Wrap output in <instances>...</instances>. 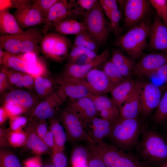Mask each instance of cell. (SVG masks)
I'll return each mask as SVG.
<instances>
[{
  "mask_svg": "<svg viewBox=\"0 0 167 167\" xmlns=\"http://www.w3.org/2000/svg\"><path fill=\"white\" fill-rule=\"evenodd\" d=\"M42 34L41 29L38 25L20 34L1 35L0 48L16 55L36 54L40 51Z\"/></svg>",
  "mask_w": 167,
  "mask_h": 167,
  "instance_id": "cell-1",
  "label": "cell"
},
{
  "mask_svg": "<svg viewBox=\"0 0 167 167\" xmlns=\"http://www.w3.org/2000/svg\"><path fill=\"white\" fill-rule=\"evenodd\" d=\"M145 130L137 118H124L120 116L113 124L108 137L119 149L129 150L136 146L140 135Z\"/></svg>",
  "mask_w": 167,
  "mask_h": 167,
  "instance_id": "cell-2",
  "label": "cell"
},
{
  "mask_svg": "<svg viewBox=\"0 0 167 167\" xmlns=\"http://www.w3.org/2000/svg\"><path fill=\"white\" fill-rule=\"evenodd\" d=\"M136 148L137 156L147 163L161 165L167 161V141L154 131L145 130Z\"/></svg>",
  "mask_w": 167,
  "mask_h": 167,
  "instance_id": "cell-3",
  "label": "cell"
},
{
  "mask_svg": "<svg viewBox=\"0 0 167 167\" xmlns=\"http://www.w3.org/2000/svg\"><path fill=\"white\" fill-rule=\"evenodd\" d=\"M151 17L117 38L115 46L124 50L133 59H139L148 46V36L152 23Z\"/></svg>",
  "mask_w": 167,
  "mask_h": 167,
  "instance_id": "cell-4",
  "label": "cell"
},
{
  "mask_svg": "<svg viewBox=\"0 0 167 167\" xmlns=\"http://www.w3.org/2000/svg\"><path fill=\"white\" fill-rule=\"evenodd\" d=\"M90 150L99 156L107 167H146L139 158L103 141L88 143Z\"/></svg>",
  "mask_w": 167,
  "mask_h": 167,
  "instance_id": "cell-5",
  "label": "cell"
},
{
  "mask_svg": "<svg viewBox=\"0 0 167 167\" xmlns=\"http://www.w3.org/2000/svg\"><path fill=\"white\" fill-rule=\"evenodd\" d=\"M72 45L68 38L54 32L43 34L40 44V50L43 55L48 59L59 63L67 58Z\"/></svg>",
  "mask_w": 167,
  "mask_h": 167,
  "instance_id": "cell-6",
  "label": "cell"
},
{
  "mask_svg": "<svg viewBox=\"0 0 167 167\" xmlns=\"http://www.w3.org/2000/svg\"><path fill=\"white\" fill-rule=\"evenodd\" d=\"M83 18V23L86 25L88 31L100 45L105 44L111 30L99 0Z\"/></svg>",
  "mask_w": 167,
  "mask_h": 167,
  "instance_id": "cell-7",
  "label": "cell"
},
{
  "mask_svg": "<svg viewBox=\"0 0 167 167\" xmlns=\"http://www.w3.org/2000/svg\"><path fill=\"white\" fill-rule=\"evenodd\" d=\"M59 119L66 131L67 141L94 142L88 135L80 119L67 107L61 111Z\"/></svg>",
  "mask_w": 167,
  "mask_h": 167,
  "instance_id": "cell-8",
  "label": "cell"
},
{
  "mask_svg": "<svg viewBox=\"0 0 167 167\" xmlns=\"http://www.w3.org/2000/svg\"><path fill=\"white\" fill-rule=\"evenodd\" d=\"M153 9L150 0H127L124 10L125 28L129 30L151 17Z\"/></svg>",
  "mask_w": 167,
  "mask_h": 167,
  "instance_id": "cell-9",
  "label": "cell"
},
{
  "mask_svg": "<svg viewBox=\"0 0 167 167\" xmlns=\"http://www.w3.org/2000/svg\"><path fill=\"white\" fill-rule=\"evenodd\" d=\"M167 63V54L159 52L142 54L136 63L133 75L141 79L150 77Z\"/></svg>",
  "mask_w": 167,
  "mask_h": 167,
  "instance_id": "cell-10",
  "label": "cell"
},
{
  "mask_svg": "<svg viewBox=\"0 0 167 167\" xmlns=\"http://www.w3.org/2000/svg\"><path fill=\"white\" fill-rule=\"evenodd\" d=\"M163 88L151 82L145 83L140 93L139 100V113L143 117L147 118L158 106L162 97Z\"/></svg>",
  "mask_w": 167,
  "mask_h": 167,
  "instance_id": "cell-11",
  "label": "cell"
},
{
  "mask_svg": "<svg viewBox=\"0 0 167 167\" xmlns=\"http://www.w3.org/2000/svg\"><path fill=\"white\" fill-rule=\"evenodd\" d=\"M108 48L87 62L83 64L67 63L64 67L61 77L84 79L86 75L92 70L106 63L109 56Z\"/></svg>",
  "mask_w": 167,
  "mask_h": 167,
  "instance_id": "cell-12",
  "label": "cell"
},
{
  "mask_svg": "<svg viewBox=\"0 0 167 167\" xmlns=\"http://www.w3.org/2000/svg\"><path fill=\"white\" fill-rule=\"evenodd\" d=\"M55 81L58 88L57 92L64 101L67 98L77 99L92 94L82 79L59 76L56 78Z\"/></svg>",
  "mask_w": 167,
  "mask_h": 167,
  "instance_id": "cell-13",
  "label": "cell"
},
{
  "mask_svg": "<svg viewBox=\"0 0 167 167\" xmlns=\"http://www.w3.org/2000/svg\"><path fill=\"white\" fill-rule=\"evenodd\" d=\"M75 0H59L50 9L41 29L43 34L52 30L58 23L67 19H73Z\"/></svg>",
  "mask_w": 167,
  "mask_h": 167,
  "instance_id": "cell-14",
  "label": "cell"
},
{
  "mask_svg": "<svg viewBox=\"0 0 167 167\" xmlns=\"http://www.w3.org/2000/svg\"><path fill=\"white\" fill-rule=\"evenodd\" d=\"M65 101L54 92L41 100L30 113L29 119H49L55 116L56 111Z\"/></svg>",
  "mask_w": 167,
  "mask_h": 167,
  "instance_id": "cell-15",
  "label": "cell"
},
{
  "mask_svg": "<svg viewBox=\"0 0 167 167\" xmlns=\"http://www.w3.org/2000/svg\"><path fill=\"white\" fill-rule=\"evenodd\" d=\"M148 41L151 49L167 54V28L156 15L150 25Z\"/></svg>",
  "mask_w": 167,
  "mask_h": 167,
  "instance_id": "cell-16",
  "label": "cell"
},
{
  "mask_svg": "<svg viewBox=\"0 0 167 167\" xmlns=\"http://www.w3.org/2000/svg\"><path fill=\"white\" fill-rule=\"evenodd\" d=\"M39 98L31 92L20 89H14L6 93L3 98V103L19 105L26 113L29 114L41 101Z\"/></svg>",
  "mask_w": 167,
  "mask_h": 167,
  "instance_id": "cell-17",
  "label": "cell"
},
{
  "mask_svg": "<svg viewBox=\"0 0 167 167\" xmlns=\"http://www.w3.org/2000/svg\"><path fill=\"white\" fill-rule=\"evenodd\" d=\"M83 79L93 94L103 95L110 92L113 88L104 72L96 68L90 71Z\"/></svg>",
  "mask_w": 167,
  "mask_h": 167,
  "instance_id": "cell-18",
  "label": "cell"
},
{
  "mask_svg": "<svg viewBox=\"0 0 167 167\" xmlns=\"http://www.w3.org/2000/svg\"><path fill=\"white\" fill-rule=\"evenodd\" d=\"M143 81H135L134 86L124 102L119 108L120 116L126 119L137 118L139 111L140 95L145 84Z\"/></svg>",
  "mask_w": 167,
  "mask_h": 167,
  "instance_id": "cell-19",
  "label": "cell"
},
{
  "mask_svg": "<svg viewBox=\"0 0 167 167\" xmlns=\"http://www.w3.org/2000/svg\"><path fill=\"white\" fill-rule=\"evenodd\" d=\"M13 15L23 31L41 24H44L45 22V19L34 3L16 9Z\"/></svg>",
  "mask_w": 167,
  "mask_h": 167,
  "instance_id": "cell-20",
  "label": "cell"
},
{
  "mask_svg": "<svg viewBox=\"0 0 167 167\" xmlns=\"http://www.w3.org/2000/svg\"><path fill=\"white\" fill-rule=\"evenodd\" d=\"M71 100L67 107L77 115L85 127L96 117L97 112L93 101L89 97Z\"/></svg>",
  "mask_w": 167,
  "mask_h": 167,
  "instance_id": "cell-21",
  "label": "cell"
},
{
  "mask_svg": "<svg viewBox=\"0 0 167 167\" xmlns=\"http://www.w3.org/2000/svg\"><path fill=\"white\" fill-rule=\"evenodd\" d=\"M4 51L3 65L6 67L28 73L35 77L40 74L41 69L36 62L27 61L17 55Z\"/></svg>",
  "mask_w": 167,
  "mask_h": 167,
  "instance_id": "cell-22",
  "label": "cell"
},
{
  "mask_svg": "<svg viewBox=\"0 0 167 167\" xmlns=\"http://www.w3.org/2000/svg\"><path fill=\"white\" fill-rule=\"evenodd\" d=\"M113 123L102 118L96 117L85 126L90 137L94 142L103 141L108 137L111 131Z\"/></svg>",
  "mask_w": 167,
  "mask_h": 167,
  "instance_id": "cell-23",
  "label": "cell"
},
{
  "mask_svg": "<svg viewBox=\"0 0 167 167\" xmlns=\"http://www.w3.org/2000/svg\"><path fill=\"white\" fill-rule=\"evenodd\" d=\"M29 121L25 127L27 134L25 145L27 148L38 154L46 153H49L50 151H52L36 133L34 126L35 120L29 119Z\"/></svg>",
  "mask_w": 167,
  "mask_h": 167,
  "instance_id": "cell-24",
  "label": "cell"
},
{
  "mask_svg": "<svg viewBox=\"0 0 167 167\" xmlns=\"http://www.w3.org/2000/svg\"><path fill=\"white\" fill-rule=\"evenodd\" d=\"M111 59L121 74L126 78H131L136 63L117 48H113Z\"/></svg>",
  "mask_w": 167,
  "mask_h": 167,
  "instance_id": "cell-25",
  "label": "cell"
},
{
  "mask_svg": "<svg viewBox=\"0 0 167 167\" xmlns=\"http://www.w3.org/2000/svg\"><path fill=\"white\" fill-rule=\"evenodd\" d=\"M87 30L85 24L75 19H67L57 23L52 30L54 32L63 35H78Z\"/></svg>",
  "mask_w": 167,
  "mask_h": 167,
  "instance_id": "cell-26",
  "label": "cell"
},
{
  "mask_svg": "<svg viewBox=\"0 0 167 167\" xmlns=\"http://www.w3.org/2000/svg\"><path fill=\"white\" fill-rule=\"evenodd\" d=\"M23 31L9 9L0 11V33L1 35L20 34Z\"/></svg>",
  "mask_w": 167,
  "mask_h": 167,
  "instance_id": "cell-27",
  "label": "cell"
},
{
  "mask_svg": "<svg viewBox=\"0 0 167 167\" xmlns=\"http://www.w3.org/2000/svg\"><path fill=\"white\" fill-rule=\"evenodd\" d=\"M134 82L131 78H126L115 87L110 92L112 100L118 109L120 108L125 102L134 86Z\"/></svg>",
  "mask_w": 167,
  "mask_h": 167,
  "instance_id": "cell-28",
  "label": "cell"
},
{
  "mask_svg": "<svg viewBox=\"0 0 167 167\" xmlns=\"http://www.w3.org/2000/svg\"><path fill=\"white\" fill-rule=\"evenodd\" d=\"M49 129L51 132L56 145L59 151L64 152L65 145L67 141L64 128L59 118L54 116L48 119Z\"/></svg>",
  "mask_w": 167,
  "mask_h": 167,
  "instance_id": "cell-29",
  "label": "cell"
},
{
  "mask_svg": "<svg viewBox=\"0 0 167 167\" xmlns=\"http://www.w3.org/2000/svg\"><path fill=\"white\" fill-rule=\"evenodd\" d=\"M90 152L89 149L87 146H75L71 152V167H88Z\"/></svg>",
  "mask_w": 167,
  "mask_h": 167,
  "instance_id": "cell-30",
  "label": "cell"
},
{
  "mask_svg": "<svg viewBox=\"0 0 167 167\" xmlns=\"http://www.w3.org/2000/svg\"><path fill=\"white\" fill-rule=\"evenodd\" d=\"M100 45L95 38L87 30L76 35L72 47H82L97 53Z\"/></svg>",
  "mask_w": 167,
  "mask_h": 167,
  "instance_id": "cell-31",
  "label": "cell"
},
{
  "mask_svg": "<svg viewBox=\"0 0 167 167\" xmlns=\"http://www.w3.org/2000/svg\"><path fill=\"white\" fill-rule=\"evenodd\" d=\"M103 71L109 79L113 88L126 79L121 74L111 59L105 63Z\"/></svg>",
  "mask_w": 167,
  "mask_h": 167,
  "instance_id": "cell-32",
  "label": "cell"
},
{
  "mask_svg": "<svg viewBox=\"0 0 167 167\" xmlns=\"http://www.w3.org/2000/svg\"><path fill=\"white\" fill-rule=\"evenodd\" d=\"M97 53L80 46L72 47L70 51L67 59L68 63H76L80 58L87 57L92 59L97 55Z\"/></svg>",
  "mask_w": 167,
  "mask_h": 167,
  "instance_id": "cell-33",
  "label": "cell"
},
{
  "mask_svg": "<svg viewBox=\"0 0 167 167\" xmlns=\"http://www.w3.org/2000/svg\"><path fill=\"white\" fill-rule=\"evenodd\" d=\"M152 119L154 122L158 124L167 121V89L162 96Z\"/></svg>",
  "mask_w": 167,
  "mask_h": 167,
  "instance_id": "cell-34",
  "label": "cell"
},
{
  "mask_svg": "<svg viewBox=\"0 0 167 167\" xmlns=\"http://www.w3.org/2000/svg\"><path fill=\"white\" fill-rule=\"evenodd\" d=\"M0 167H22L19 160L12 152L1 149Z\"/></svg>",
  "mask_w": 167,
  "mask_h": 167,
  "instance_id": "cell-35",
  "label": "cell"
},
{
  "mask_svg": "<svg viewBox=\"0 0 167 167\" xmlns=\"http://www.w3.org/2000/svg\"><path fill=\"white\" fill-rule=\"evenodd\" d=\"M122 15L118 9L113 11L110 16L107 18L111 32L117 38L121 36V28L120 23Z\"/></svg>",
  "mask_w": 167,
  "mask_h": 167,
  "instance_id": "cell-36",
  "label": "cell"
},
{
  "mask_svg": "<svg viewBox=\"0 0 167 167\" xmlns=\"http://www.w3.org/2000/svg\"><path fill=\"white\" fill-rule=\"evenodd\" d=\"M8 137L10 146L19 147L25 145L27 139V134L25 131H16L7 130Z\"/></svg>",
  "mask_w": 167,
  "mask_h": 167,
  "instance_id": "cell-37",
  "label": "cell"
},
{
  "mask_svg": "<svg viewBox=\"0 0 167 167\" xmlns=\"http://www.w3.org/2000/svg\"><path fill=\"white\" fill-rule=\"evenodd\" d=\"M156 15L167 28V0H150Z\"/></svg>",
  "mask_w": 167,
  "mask_h": 167,
  "instance_id": "cell-38",
  "label": "cell"
},
{
  "mask_svg": "<svg viewBox=\"0 0 167 167\" xmlns=\"http://www.w3.org/2000/svg\"><path fill=\"white\" fill-rule=\"evenodd\" d=\"M2 66L11 84L18 88H23L22 81L25 73Z\"/></svg>",
  "mask_w": 167,
  "mask_h": 167,
  "instance_id": "cell-39",
  "label": "cell"
},
{
  "mask_svg": "<svg viewBox=\"0 0 167 167\" xmlns=\"http://www.w3.org/2000/svg\"><path fill=\"white\" fill-rule=\"evenodd\" d=\"M59 0H34V5L38 10L45 20L50 9Z\"/></svg>",
  "mask_w": 167,
  "mask_h": 167,
  "instance_id": "cell-40",
  "label": "cell"
},
{
  "mask_svg": "<svg viewBox=\"0 0 167 167\" xmlns=\"http://www.w3.org/2000/svg\"><path fill=\"white\" fill-rule=\"evenodd\" d=\"M9 122V130L12 131L22 130L27 125L28 119L27 118L21 115L11 117Z\"/></svg>",
  "mask_w": 167,
  "mask_h": 167,
  "instance_id": "cell-41",
  "label": "cell"
},
{
  "mask_svg": "<svg viewBox=\"0 0 167 167\" xmlns=\"http://www.w3.org/2000/svg\"><path fill=\"white\" fill-rule=\"evenodd\" d=\"M0 2L4 3V6L0 8V10L10 8L20 9L34 3V0H1Z\"/></svg>",
  "mask_w": 167,
  "mask_h": 167,
  "instance_id": "cell-42",
  "label": "cell"
},
{
  "mask_svg": "<svg viewBox=\"0 0 167 167\" xmlns=\"http://www.w3.org/2000/svg\"><path fill=\"white\" fill-rule=\"evenodd\" d=\"M51 158L52 161L56 167H70L64 152H52Z\"/></svg>",
  "mask_w": 167,
  "mask_h": 167,
  "instance_id": "cell-43",
  "label": "cell"
},
{
  "mask_svg": "<svg viewBox=\"0 0 167 167\" xmlns=\"http://www.w3.org/2000/svg\"><path fill=\"white\" fill-rule=\"evenodd\" d=\"M34 89L36 95L41 99H43L49 96L44 86L42 74L35 77Z\"/></svg>",
  "mask_w": 167,
  "mask_h": 167,
  "instance_id": "cell-44",
  "label": "cell"
},
{
  "mask_svg": "<svg viewBox=\"0 0 167 167\" xmlns=\"http://www.w3.org/2000/svg\"><path fill=\"white\" fill-rule=\"evenodd\" d=\"M3 106L6 110L9 118L26 113L25 109L18 105L3 103Z\"/></svg>",
  "mask_w": 167,
  "mask_h": 167,
  "instance_id": "cell-45",
  "label": "cell"
},
{
  "mask_svg": "<svg viewBox=\"0 0 167 167\" xmlns=\"http://www.w3.org/2000/svg\"><path fill=\"white\" fill-rule=\"evenodd\" d=\"M35 120L34 126L36 132L38 135L43 140L49 130L48 129V124L47 120Z\"/></svg>",
  "mask_w": 167,
  "mask_h": 167,
  "instance_id": "cell-46",
  "label": "cell"
},
{
  "mask_svg": "<svg viewBox=\"0 0 167 167\" xmlns=\"http://www.w3.org/2000/svg\"><path fill=\"white\" fill-rule=\"evenodd\" d=\"M89 150L90 152L88 167H107L102 159L99 156L90 149Z\"/></svg>",
  "mask_w": 167,
  "mask_h": 167,
  "instance_id": "cell-47",
  "label": "cell"
},
{
  "mask_svg": "<svg viewBox=\"0 0 167 167\" xmlns=\"http://www.w3.org/2000/svg\"><path fill=\"white\" fill-rule=\"evenodd\" d=\"M12 85L10 83L2 66L1 67L0 71V93H3Z\"/></svg>",
  "mask_w": 167,
  "mask_h": 167,
  "instance_id": "cell-48",
  "label": "cell"
},
{
  "mask_svg": "<svg viewBox=\"0 0 167 167\" xmlns=\"http://www.w3.org/2000/svg\"><path fill=\"white\" fill-rule=\"evenodd\" d=\"M35 77L30 74L25 73L22 81L23 88L29 90L34 89Z\"/></svg>",
  "mask_w": 167,
  "mask_h": 167,
  "instance_id": "cell-49",
  "label": "cell"
},
{
  "mask_svg": "<svg viewBox=\"0 0 167 167\" xmlns=\"http://www.w3.org/2000/svg\"><path fill=\"white\" fill-rule=\"evenodd\" d=\"M43 140L51 150L52 152L59 151L56 145L53 136L49 129L44 138Z\"/></svg>",
  "mask_w": 167,
  "mask_h": 167,
  "instance_id": "cell-50",
  "label": "cell"
},
{
  "mask_svg": "<svg viewBox=\"0 0 167 167\" xmlns=\"http://www.w3.org/2000/svg\"><path fill=\"white\" fill-rule=\"evenodd\" d=\"M45 73H44L42 74L44 84L48 94L49 96L54 92V82L52 79L46 75Z\"/></svg>",
  "mask_w": 167,
  "mask_h": 167,
  "instance_id": "cell-51",
  "label": "cell"
},
{
  "mask_svg": "<svg viewBox=\"0 0 167 167\" xmlns=\"http://www.w3.org/2000/svg\"><path fill=\"white\" fill-rule=\"evenodd\" d=\"M0 146L3 148L10 146L8 141L7 130L2 127L0 128Z\"/></svg>",
  "mask_w": 167,
  "mask_h": 167,
  "instance_id": "cell-52",
  "label": "cell"
},
{
  "mask_svg": "<svg viewBox=\"0 0 167 167\" xmlns=\"http://www.w3.org/2000/svg\"><path fill=\"white\" fill-rule=\"evenodd\" d=\"M25 167H42L38 157L31 158L25 162Z\"/></svg>",
  "mask_w": 167,
  "mask_h": 167,
  "instance_id": "cell-53",
  "label": "cell"
},
{
  "mask_svg": "<svg viewBox=\"0 0 167 167\" xmlns=\"http://www.w3.org/2000/svg\"><path fill=\"white\" fill-rule=\"evenodd\" d=\"M157 73L161 79L167 83V63L162 67Z\"/></svg>",
  "mask_w": 167,
  "mask_h": 167,
  "instance_id": "cell-54",
  "label": "cell"
},
{
  "mask_svg": "<svg viewBox=\"0 0 167 167\" xmlns=\"http://www.w3.org/2000/svg\"><path fill=\"white\" fill-rule=\"evenodd\" d=\"M9 117L8 114L2 106L0 108V126L2 125L6 121L8 118Z\"/></svg>",
  "mask_w": 167,
  "mask_h": 167,
  "instance_id": "cell-55",
  "label": "cell"
},
{
  "mask_svg": "<svg viewBox=\"0 0 167 167\" xmlns=\"http://www.w3.org/2000/svg\"><path fill=\"white\" fill-rule=\"evenodd\" d=\"M103 2L112 11L118 9L117 0H102Z\"/></svg>",
  "mask_w": 167,
  "mask_h": 167,
  "instance_id": "cell-56",
  "label": "cell"
},
{
  "mask_svg": "<svg viewBox=\"0 0 167 167\" xmlns=\"http://www.w3.org/2000/svg\"><path fill=\"white\" fill-rule=\"evenodd\" d=\"M5 55V51L0 48V65L3 64V61Z\"/></svg>",
  "mask_w": 167,
  "mask_h": 167,
  "instance_id": "cell-57",
  "label": "cell"
},
{
  "mask_svg": "<svg viewBox=\"0 0 167 167\" xmlns=\"http://www.w3.org/2000/svg\"><path fill=\"white\" fill-rule=\"evenodd\" d=\"M42 167H56L54 164L51 161V162H49L46 164L43 165Z\"/></svg>",
  "mask_w": 167,
  "mask_h": 167,
  "instance_id": "cell-58",
  "label": "cell"
},
{
  "mask_svg": "<svg viewBox=\"0 0 167 167\" xmlns=\"http://www.w3.org/2000/svg\"><path fill=\"white\" fill-rule=\"evenodd\" d=\"M160 167H167V161L161 164Z\"/></svg>",
  "mask_w": 167,
  "mask_h": 167,
  "instance_id": "cell-59",
  "label": "cell"
}]
</instances>
